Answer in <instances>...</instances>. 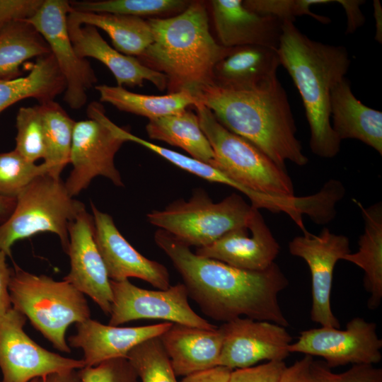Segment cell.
I'll return each instance as SVG.
<instances>
[{
	"label": "cell",
	"mask_w": 382,
	"mask_h": 382,
	"mask_svg": "<svg viewBox=\"0 0 382 382\" xmlns=\"http://www.w3.org/2000/svg\"><path fill=\"white\" fill-rule=\"evenodd\" d=\"M154 241L180 274L189 297L210 318L224 323L243 316L289 326L278 301L289 282L277 263L262 271L245 270L199 256L162 229Z\"/></svg>",
	"instance_id": "cell-1"
},
{
	"label": "cell",
	"mask_w": 382,
	"mask_h": 382,
	"mask_svg": "<svg viewBox=\"0 0 382 382\" xmlns=\"http://www.w3.org/2000/svg\"><path fill=\"white\" fill-rule=\"evenodd\" d=\"M192 95L225 128L252 143L279 166L285 168L287 161L299 166L308 163L277 75L250 86H224L214 81Z\"/></svg>",
	"instance_id": "cell-2"
},
{
	"label": "cell",
	"mask_w": 382,
	"mask_h": 382,
	"mask_svg": "<svg viewBox=\"0 0 382 382\" xmlns=\"http://www.w3.org/2000/svg\"><path fill=\"white\" fill-rule=\"evenodd\" d=\"M277 52L280 65L291 76L302 98L311 151L323 158L336 156L341 141L331 125L330 94L349 69L351 61L346 48L311 40L294 23L283 21Z\"/></svg>",
	"instance_id": "cell-3"
},
{
	"label": "cell",
	"mask_w": 382,
	"mask_h": 382,
	"mask_svg": "<svg viewBox=\"0 0 382 382\" xmlns=\"http://www.w3.org/2000/svg\"><path fill=\"white\" fill-rule=\"evenodd\" d=\"M148 22L154 40L139 57L166 75L171 93L187 91L192 95L215 81V66L231 48L213 38L204 4L190 3L177 16Z\"/></svg>",
	"instance_id": "cell-4"
},
{
	"label": "cell",
	"mask_w": 382,
	"mask_h": 382,
	"mask_svg": "<svg viewBox=\"0 0 382 382\" xmlns=\"http://www.w3.org/2000/svg\"><path fill=\"white\" fill-rule=\"evenodd\" d=\"M195 107L214 154V168L237 183L253 207L283 212L291 216L294 209V188L286 168L225 128L207 107L199 102Z\"/></svg>",
	"instance_id": "cell-5"
},
{
	"label": "cell",
	"mask_w": 382,
	"mask_h": 382,
	"mask_svg": "<svg viewBox=\"0 0 382 382\" xmlns=\"http://www.w3.org/2000/svg\"><path fill=\"white\" fill-rule=\"evenodd\" d=\"M8 291L13 308L28 318L55 349L70 353L67 328L91 317L84 294L64 280L36 275L17 265L11 269Z\"/></svg>",
	"instance_id": "cell-6"
},
{
	"label": "cell",
	"mask_w": 382,
	"mask_h": 382,
	"mask_svg": "<svg viewBox=\"0 0 382 382\" xmlns=\"http://www.w3.org/2000/svg\"><path fill=\"white\" fill-rule=\"evenodd\" d=\"M84 209V204L69 195L60 178L40 175L16 197L12 214L0 225V249L11 256V247L18 240L51 232L59 237L67 253L69 226Z\"/></svg>",
	"instance_id": "cell-7"
},
{
	"label": "cell",
	"mask_w": 382,
	"mask_h": 382,
	"mask_svg": "<svg viewBox=\"0 0 382 382\" xmlns=\"http://www.w3.org/2000/svg\"><path fill=\"white\" fill-rule=\"evenodd\" d=\"M253 209L236 193L214 202L204 190H197L188 200L175 201L146 216L150 224L183 243L201 248L230 231L248 227Z\"/></svg>",
	"instance_id": "cell-8"
},
{
	"label": "cell",
	"mask_w": 382,
	"mask_h": 382,
	"mask_svg": "<svg viewBox=\"0 0 382 382\" xmlns=\"http://www.w3.org/2000/svg\"><path fill=\"white\" fill-rule=\"evenodd\" d=\"M89 120L76 122L70 162L73 168L65 187L71 197L88 187L97 176L108 178L116 186H123L114 163L116 153L126 142L108 124L103 107L96 102L87 109Z\"/></svg>",
	"instance_id": "cell-9"
},
{
	"label": "cell",
	"mask_w": 382,
	"mask_h": 382,
	"mask_svg": "<svg viewBox=\"0 0 382 382\" xmlns=\"http://www.w3.org/2000/svg\"><path fill=\"white\" fill-rule=\"evenodd\" d=\"M110 325L118 326L139 319H159L207 330L218 328L193 311L183 283L163 290H149L135 286L129 279L110 280Z\"/></svg>",
	"instance_id": "cell-10"
},
{
	"label": "cell",
	"mask_w": 382,
	"mask_h": 382,
	"mask_svg": "<svg viewBox=\"0 0 382 382\" xmlns=\"http://www.w3.org/2000/svg\"><path fill=\"white\" fill-rule=\"evenodd\" d=\"M25 321L13 308L0 316V382H30L85 367L83 359L62 357L35 343L23 330Z\"/></svg>",
	"instance_id": "cell-11"
},
{
	"label": "cell",
	"mask_w": 382,
	"mask_h": 382,
	"mask_svg": "<svg viewBox=\"0 0 382 382\" xmlns=\"http://www.w3.org/2000/svg\"><path fill=\"white\" fill-rule=\"evenodd\" d=\"M70 1L44 0L36 13L25 21L31 23L47 42L66 81L64 100L72 109L86 103L87 91L97 78L90 62L79 57L72 45L67 28Z\"/></svg>",
	"instance_id": "cell-12"
},
{
	"label": "cell",
	"mask_w": 382,
	"mask_h": 382,
	"mask_svg": "<svg viewBox=\"0 0 382 382\" xmlns=\"http://www.w3.org/2000/svg\"><path fill=\"white\" fill-rule=\"evenodd\" d=\"M382 340L376 324L361 317L349 320L344 330L321 326L302 331L288 347L289 353L320 357L330 369L347 364H376L381 359Z\"/></svg>",
	"instance_id": "cell-13"
},
{
	"label": "cell",
	"mask_w": 382,
	"mask_h": 382,
	"mask_svg": "<svg viewBox=\"0 0 382 382\" xmlns=\"http://www.w3.org/2000/svg\"><path fill=\"white\" fill-rule=\"evenodd\" d=\"M291 255L302 258L311 276V320L321 326L340 328V323L333 314L330 294L337 262L351 253L349 238L324 228L318 235L308 231L289 243Z\"/></svg>",
	"instance_id": "cell-14"
},
{
	"label": "cell",
	"mask_w": 382,
	"mask_h": 382,
	"mask_svg": "<svg viewBox=\"0 0 382 382\" xmlns=\"http://www.w3.org/2000/svg\"><path fill=\"white\" fill-rule=\"evenodd\" d=\"M219 328L223 335L220 366L247 368L262 361H284L290 354L292 337L278 324L241 317Z\"/></svg>",
	"instance_id": "cell-15"
},
{
	"label": "cell",
	"mask_w": 382,
	"mask_h": 382,
	"mask_svg": "<svg viewBox=\"0 0 382 382\" xmlns=\"http://www.w3.org/2000/svg\"><path fill=\"white\" fill-rule=\"evenodd\" d=\"M69 236L66 253L70 271L63 280L88 295L105 314L110 315L112 301L110 279L95 241L93 216L86 209L71 224Z\"/></svg>",
	"instance_id": "cell-16"
},
{
	"label": "cell",
	"mask_w": 382,
	"mask_h": 382,
	"mask_svg": "<svg viewBox=\"0 0 382 382\" xmlns=\"http://www.w3.org/2000/svg\"><path fill=\"white\" fill-rule=\"evenodd\" d=\"M91 209L95 241L110 280L119 282L135 277L161 290L170 286V274L163 265L146 258L132 246L109 214L92 203Z\"/></svg>",
	"instance_id": "cell-17"
},
{
	"label": "cell",
	"mask_w": 382,
	"mask_h": 382,
	"mask_svg": "<svg viewBox=\"0 0 382 382\" xmlns=\"http://www.w3.org/2000/svg\"><path fill=\"white\" fill-rule=\"evenodd\" d=\"M279 250V243L254 207L248 227L230 231L212 244L197 248L195 253L236 268L262 271L274 262Z\"/></svg>",
	"instance_id": "cell-18"
},
{
	"label": "cell",
	"mask_w": 382,
	"mask_h": 382,
	"mask_svg": "<svg viewBox=\"0 0 382 382\" xmlns=\"http://www.w3.org/2000/svg\"><path fill=\"white\" fill-rule=\"evenodd\" d=\"M172 323L118 327L104 325L90 318L76 323V332L68 338L69 346L83 352L85 366H93L115 358L125 357L134 347L169 329Z\"/></svg>",
	"instance_id": "cell-19"
},
{
	"label": "cell",
	"mask_w": 382,
	"mask_h": 382,
	"mask_svg": "<svg viewBox=\"0 0 382 382\" xmlns=\"http://www.w3.org/2000/svg\"><path fill=\"white\" fill-rule=\"evenodd\" d=\"M216 32L226 48L258 45L277 50L283 21L245 8L241 0L211 1Z\"/></svg>",
	"instance_id": "cell-20"
},
{
	"label": "cell",
	"mask_w": 382,
	"mask_h": 382,
	"mask_svg": "<svg viewBox=\"0 0 382 382\" xmlns=\"http://www.w3.org/2000/svg\"><path fill=\"white\" fill-rule=\"evenodd\" d=\"M67 28L76 54L81 58L93 57L101 62L113 74L118 86H142L144 81H149L160 91L166 87L168 80L165 74L112 48L96 27L81 25L67 18Z\"/></svg>",
	"instance_id": "cell-21"
},
{
	"label": "cell",
	"mask_w": 382,
	"mask_h": 382,
	"mask_svg": "<svg viewBox=\"0 0 382 382\" xmlns=\"http://www.w3.org/2000/svg\"><path fill=\"white\" fill-rule=\"evenodd\" d=\"M159 338L177 376L219 366L223 343L219 327L207 330L173 323Z\"/></svg>",
	"instance_id": "cell-22"
},
{
	"label": "cell",
	"mask_w": 382,
	"mask_h": 382,
	"mask_svg": "<svg viewBox=\"0 0 382 382\" xmlns=\"http://www.w3.org/2000/svg\"><path fill=\"white\" fill-rule=\"evenodd\" d=\"M330 120L332 129L341 141L357 139L382 154V112L359 100L346 78L331 91Z\"/></svg>",
	"instance_id": "cell-23"
},
{
	"label": "cell",
	"mask_w": 382,
	"mask_h": 382,
	"mask_svg": "<svg viewBox=\"0 0 382 382\" xmlns=\"http://www.w3.org/2000/svg\"><path fill=\"white\" fill-rule=\"evenodd\" d=\"M279 65L276 50L258 45L236 47L215 66L214 81L231 87L257 85L277 75Z\"/></svg>",
	"instance_id": "cell-24"
},
{
	"label": "cell",
	"mask_w": 382,
	"mask_h": 382,
	"mask_svg": "<svg viewBox=\"0 0 382 382\" xmlns=\"http://www.w3.org/2000/svg\"><path fill=\"white\" fill-rule=\"evenodd\" d=\"M355 202L364 220V232L359 238L358 251L345 255L342 260L364 270V286L370 294L367 306L374 311L382 299V204L377 202L364 207Z\"/></svg>",
	"instance_id": "cell-25"
},
{
	"label": "cell",
	"mask_w": 382,
	"mask_h": 382,
	"mask_svg": "<svg viewBox=\"0 0 382 382\" xmlns=\"http://www.w3.org/2000/svg\"><path fill=\"white\" fill-rule=\"evenodd\" d=\"M65 89V79L51 52L37 58L26 76L0 80V113L28 98L36 99L39 104L54 100Z\"/></svg>",
	"instance_id": "cell-26"
},
{
	"label": "cell",
	"mask_w": 382,
	"mask_h": 382,
	"mask_svg": "<svg viewBox=\"0 0 382 382\" xmlns=\"http://www.w3.org/2000/svg\"><path fill=\"white\" fill-rule=\"evenodd\" d=\"M67 18L102 29L110 36L115 49L125 55L141 56L154 40L148 21L140 17L72 9Z\"/></svg>",
	"instance_id": "cell-27"
},
{
	"label": "cell",
	"mask_w": 382,
	"mask_h": 382,
	"mask_svg": "<svg viewBox=\"0 0 382 382\" xmlns=\"http://www.w3.org/2000/svg\"><path fill=\"white\" fill-rule=\"evenodd\" d=\"M148 136L181 148L192 158L214 167V154L202 131L197 115L185 110L176 114L149 120Z\"/></svg>",
	"instance_id": "cell-28"
},
{
	"label": "cell",
	"mask_w": 382,
	"mask_h": 382,
	"mask_svg": "<svg viewBox=\"0 0 382 382\" xmlns=\"http://www.w3.org/2000/svg\"><path fill=\"white\" fill-rule=\"evenodd\" d=\"M100 100L108 103L121 111L144 116L149 120L176 114L195 105L198 101L187 91L164 96H149L127 91L122 86H96Z\"/></svg>",
	"instance_id": "cell-29"
},
{
	"label": "cell",
	"mask_w": 382,
	"mask_h": 382,
	"mask_svg": "<svg viewBox=\"0 0 382 382\" xmlns=\"http://www.w3.org/2000/svg\"><path fill=\"white\" fill-rule=\"evenodd\" d=\"M51 53L41 34L30 23H11L0 30V80L21 76V66L33 57Z\"/></svg>",
	"instance_id": "cell-30"
},
{
	"label": "cell",
	"mask_w": 382,
	"mask_h": 382,
	"mask_svg": "<svg viewBox=\"0 0 382 382\" xmlns=\"http://www.w3.org/2000/svg\"><path fill=\"white\" fill-rule=\"evenodd\" d=\"M45 129L44 164L47 175L60 178L70 162L74 127L76 122L54 100L39 104Z\"/></svg>",
	"instance_id": "cell-31"
},
{
	"label": "cell",
	"mask_w": 382,
	"mask_h": 382,
	"mask_svg": "<svg viewBox=\"0 0 382 382\" xmlns=\"http://www.w3.org/2000/svg\"><path fill=\"white\" fill-rule=\"evenodd\" d=\"M74 11L108 13L137 17L182 12L190 4L183 0H104L70 1Z\"/></svg>",
	"instance_id": "cell-32"
},
{
	"label": "cell",
	"mask_w": 382,
	"mask_h": 382,
	"mask_svg": "<svg viewBox=\"0 0 382 382\" xmlns=\"http://www.w3.org/2000/svg\"><path fill=\"white\" fill-rule=\"evenodd\" d=\"M140 382H178L159 337L150 338L127 354Z\"/></svg>",
	"instance_id": "cell-33"
},
{
	"label": "cell",
	"mask_w": 382,
	"mask_h": 382,
	"mask_svg": "<svg viewBox=\"0 0 382 382\" xmlns=\"http://www.w3.org/2000/svg\"><path fill=\"white\" fill-rule=\"evenodd\" d=\"M112 129L117 135L125 139L126 141H130L139 144L140 145L156 153L161 157L164 158L171 163L175 165L183 170H185L209 182L218 183L228 185L242 192L241 187L237 183L228 178L220 170L207 163L167 148L154 144L150 141L133 135L127 129L118 127L115 124L112 125Z\"/></svg>",
	"instance_id": "cell-34"
},
{
	"label": "cell",
	"mask_w": 382,
	"mask_h": 382,
	"mask_svg": "<svg viewBox=\"0 0 382 382\" xmlns=\"http://www.w3.org/2000/svg\"><path fill=\"white\" fill-rule=\"evenodd\" d=\"M47 174L44 163L37 165L15 149L0 153V195L16 197L35 178Z\"/></svg>",
	"instance_id": "cell-35"
},
{
	"label": "cell",
	"mask_w": 382,
	"mask_h": 382,
	"mask_svg": "<svg viewBox=\"0 0 382 382\" xmlns=\"http://www.w3.org/2000/svg\"><path fill=\"white\" fill-rule=\"evenodd\" d=\"M15 149L28 161L35 163L45 156V129L39 105L21 107L17 113Z\"/></svg>",
	"instance_id": "cell-36"
},
{
	"label": "cell",
	"mask_w": 382,
	"mask_h": 382,
	"mask_svg": "<svg viewBox=\"0 0 382 382\" xmlns=\"http://www.w3.org/2000/svg\"><path fill=\"white\" fill-rule=\"evenodd\" d=\"M345 193V189L341 181L329 180L318 193L296 197L297 215L301 219V215L306 214L317 224H326L335 218V205L343 198Z\"/></svg>",
	"instance_id": "cell-37"
},
{
	"label": "cell",
	"mask_w": 382,
	"mask_h": 382,
	"mask_svg": "<svg viewBox=\"0 0 382 382\" xmlns=\"http://www.w3.org/2000/svg\"><path fill=\"white\" fill-rule=\"evenodd\" d=\"M335 2V0H246L243 4L248 9L264 15L275 16L282 21L294 23L297 16H309L323 24L330 22L326 16L318 15L310 10L315 4Z\"/></svg>",
	"instance_id": "cell-38"
},
{
	"label": "cell",
	"mask_w": 382,
	"mask_h": 382,
	"mask_svg": "<svg viewBox=\"0 0 382 382\" xmlns=\"http://www.w3.org/2000/svg\"><path fill=\"white\" fill-rule=\"evenodd\" d=\"M310 382H382V369L374 364H353L342 373H335L324 361H312Z\"/></svg>",
	"instance_id": "cell-39"
},
{
	"label": "cell",
	"mask_w": 382,
	"mask_h": 382,
	"mask_svg": "<svg viewBox=\"0 0 382 382\" xmlns=\"http://www.w3.org/2000/svg\"><path fill=\"white\" fill-rule=\"evenodd\" d=\"M79 374L81 382H140L136 371L125 357L85 366L79 370Z\"/></svg>",
	"instance_id": "cell-40"
},
{
	"label": "cell",
	"mask_w": 382,
	"mask_h": 382,
	"mask_svg": "<svg viewBox=\"0 0 382 382\" xmlns=\"http://www.w3.org/2000/svg\"><path fill=\"white\" fill-rule=\"evenodd\" d=\"M286 364L270 361L253 366L232 370L228 382H278Z\"/></svg>",
	"instance_id": "cell-41"
},
{
	"label": "cell",
	"mask_w": 382,
	"mask_h": 382,
	"mask_svg": "<svg viewBox=\"0 0 382 382\" xmlns=\"http://www.w3.org/2000/svg\"><path fill=\"white\" fill-rule=\"evenodd\" d=\"M44 0H0V30L16 21L33 17Z\"/></svg>",
	"instance_id": "cell-42"
},
{
	"label": "cell",
	"mask_w": 382,
	"mask_h": 382,
	"mask_svg": "<svg viewBox=\"0 0 382 382\" xmlns=\"http://www.w3.org/2000/svg\"><path fill=\"white\" fill-rule=\"evenodd\" d=\"M313 357L305 354L282 371L278 382H310V369Z\"/></svg>",
	"instance_id": "cell-43"
},
{
	"label": "cell",
	"mask_w": 382,
	"mask_h": 382,
	"mask_svg": "<svg viewBox=\"0 0 382 382\" xmlns=\"http://www.w3.org/2000/svg\"><path fill=\"white\" fill-rule=\"evenodd\" d=\"M232 369L216 366L183 376L180 382H228Z\"/></svg>",
	"instance_id": "cell-44"
},
{
	"label": "cell",
	"mask_w": 382,
	"mask_h": 382,
	"mask_svg": "<svg viewBox=\"0 0 382 382\" xmlns=\"http://www.w3.org/2000/svg\"><path fill=\"white\" fill-rule=\"evenodd\" d=\"M6 254L0 249V316L13 308L8 291L11 269L6 262Z\"/></svg>",
	"instance_id": "cell-45"
},
{
	"label": "cell",
	"mask_w": 382,
	"mask_h": 382,
	"mask_svg": "<svg viewBox=\"0 0 382 382\" xmlns=\"http://www.w3.org/2000/svg\"><path fill=\"white\" fill-rule=\"evenodd\" d=\"M344 8L347 18V26L346 33H352L361 27L365 18L361 11L359 6L364 4L361 0H336Z\"/></svg>",
	"instance_id": "cell-46"
},
{
	"label": "cell",
	"mask_w": 382,
	"mask_h": 382,
	"mask_svg": "<svg viewBox=\"0 0 382 382\" xmlns=\"http://www.w3.org/2000/svg\"><path fill=\"white\" fill-rule=\"evenodd\" d=\"M30 382H81L79 371L71 369L50 374L45 377H40Z\"/></svg>",
	"instance_id": "cell-47"
},
{
	"label": "cell",
	"mask_w": 382,
	"mask_h": 382,
	"mask_svg": "<svg viewBox=\"0 0 382 382\" xmlns=\"http://www.w3.org/2000/svg\"><path fill=\"white\" fill-rule=\"evenodd\" d=\"M16 204V197L0 195V225L12 214Z\"/></svg>",
	"instance_id": "cell-48"
},
{
	"label": "cell",
	"mask_w": 382,
	"mask_h": 382,
	"mask_svg": "<svg viewBox=\"0 0 382 382\" xmlns=\"http://www.w3.org/2000/svg\"><path fill=\"white\" fill-rule=\"evenodd\" d=\"M374 16L376 20V35L375 40L379 43L382 42V7L381 3L378 0H374Z\"/></svg>",
	"instance_id": "cell-49"
}]
</instances>
